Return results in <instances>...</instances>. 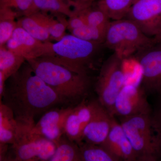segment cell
<instances>
[{
	"label": "cell",
	"mask_w": 161,
	"mask_h": 161,
	"mask_svg": "<svg viewBox=\"0 0 161 161\" xmlns=\"http://www.w3.org/2000/svg\"><path fill=\"white\" fill-rule=\"evenodd\" d=\"M48 161H82L79 146L64 136Z\"/></svg>",
	"instance_id": "21"
},
{
	"label": "cell",
	"mask_w": 161,
	"mask_h": 161,
	"mask_svg": "<svg viewBox=\"0 0 161 161\" xmlns=\"http://www.w3.org/2000/svg\"><path fill=\"white\" fill-rule=\"evenodd\" d=\"M7 79L4 75L0 72V99H2L4 91H5V86Z\"/></svg>",
	"instance_id": "30"
},
{
	"label": "cell",
	"mask_w": 161,
	"mask_h": 161,
	"mask_svg": "<svg viewBox=\"0 0 161 161\" xmlns=\"http://www.w3.org/2000/svg\"><path fill=\"white\" fill-rule=\"evenodd\" d=\"M134 57L140 67L144 89L161 94V43L140 50Z\"/></svg>",
	"instance_id": "8"
},
{
	"label": "cell",
	"mask_w": 161,
	"mask_h": 161,
	"mask_svg": "<svg viewBox=\"0 0 161 161\" xmlns=\"http://www.w3.org/2000/svg\"><path fill=\"white\" fill-rule=\"evenodd\" d=\"M100 44L81 40L72 34L65 35L52 44L53 55L87 69Z\"/></svg>",
	"instance_id": "7"
},
{
	"label": "cell",
	"mask_w": 161,
	"mask_h": 161,
	"mask_svg": "<svg viewBox=\"0 0 161 161\" xmlns=\"http://www.w3.org/2000/svg\"><path fill=\"white\" fill-rule=\"evenodd\" d=\"M106 30L87 23L80 28L73 30L71 32L81 40L101 44L104 42Z\"/></svg>",
	"instance_id": "26"
},
{
	"label": "cell",
	"mask_w": 161,
	"mask_h": 161,
	"mask_svg": "<svg viewBox=\"0 0 161 161\" xmlns=\"http://www.w3.org/2000/svg\"><path fill=\"white\" fill-rule=\"evenodd\" d=\"M33 71L64 102L84 96L89 86L87 69L53 55L26 60Z\"/></svg>",
	"instance_id": "2"
},
{
	"label": "cell",
	"mask_w": 161,
	"mask_h": 161,
	"mask_svg": "<svg viewBox=\"0 0 161 161\" xmlns=\"http://www.w3.org/2000/svg\"><path fill=\"white\" fill-rule=\"evenodd\" d=\"M150 112L144 90L135 84L127 83L115 99L112 115L123 118Z\"/></svg>",
	"instance_id": "10"
},
{
	"label": "cell",
	"mask_w": 161,
	"mask_h": 161,
	"mask_svg": "<svg viewBox=\"0 0 161 161\" xmlns=\"http://www.w3.org/2000/svg\"><path fill=\"white\" fill-rule=\"evenodd\" d=\"M25 60L23 57L8 49L5 45L0 47V72L7 80L20 69Z\"/></svg>",
	"instance_id": "19"
},
{
	"label": "cell",
	"mask_w": 161,
	"mask_h": 161,
	"mask_svg": "<svg viewBox=\"0 0 161 161\" xmlns=\"http://www.w3.org/2000/svg\"><path fill=\"white\" fill-rule=\"evenodd\" d=\"M0 103V145H12L16 138L19 122L12 111L2 101Z\"/></svg>",
	"instance_id": "16"
},
{
	"label": "cell",
	"mask_w": 161,
	"mask_h": 161,
	"mask_svg": "<svg viewBox=\"0 0 161 161\" xmlns=\"http://www.w3.org/2000/svg\"><path fill=\"white\" fill-rule=\"evenodd\" d=\"M152 121L153 129L156 132L155 136L158 147L159 155H161V105Z\"/></svg>",
	"instance_id": "28"
},
{
	"label": "cell",
	"mask_w": 161,
	"mask_h": 161,
	"mask_svg": "<svg viewBox=\"0 0 161 161\" xmlns=\"http://www.w3.org/2000/svg\"><path fill=\"white\" fill-rule=\"evenodd\" d=\"M120 123L138 156L159 155L150 114H138L122 118Z\"/></svg>",
	"instance_id": "6"
},
{
	"label": "cell",
	"mask_w": 161,
	"mask_h": 161,
	"mask_svg": "<svg viewBox=\"0 0 161 161\" xmlns=\"http://www.w3.org/2000/svg\"><path fill=\"white\" fill-rule=\"evenodd\" d=\"M105 46L125 60L140 50L156 43L142 31L138 26L127 19L112 20L107 27Z\"/></svg>",
	"instance_id": "3"
},
{
	"label": "cell",
	"mask_w": 161,
	"mask_h": 161,
	"mask_svg": "<svg viewBox=\"0 0 161 161\" xmlns=\"http://www.w3.org/2000/svg\"><path fill=\"white\" fill-rule=\"evenodd\" d=\"M158 156L156 155H148L138 156L133 161H158Z\"/></svg>",
	"instance_id": "31"
},
{
	"label": "cell",
	"mask_w": 161,
	"mask_h": 161,
	"mask_svg": "<svg viewBox=\"0 0 161 161\" xmlns=\"http://www.w3.org/2000/svg\"><path fill=\"white\" fill-rule=\"evenodd\" d=\"M1 101L12 111L18 122L28 125L35 124L36 116L64 103L27 62L6 80Z\"/></svg>",
	"instance_id": "1"
},
{
	"label": "cell",
	"mask_w": 161,
	"mask_h": 161,
	"mask_svg": "<svg viewBox=\"0 0 161 161\" xmlns=\"http://www.w3.org/2000/svg\"><path fill=\"white\" fill-rule=\"evenodd\" d=\"M75 5V9L82 8L94 3L95 0H70Z\"/></svg>",
	"instance_id": "29"
},
{
	"label": "cell",
	"mask_w": 161,
	"mask_h": 161,
	"mask_svg": "<svg viewBox=\"0 0 161 161\" xmlns=\"http://www.w3.org/2000/svg\"><path fill=\"white\" fill-rule=\"evenodd\" d=\"M72 107L53 108L44 113L32 130L56 145L64 136V125Z\"/></svg>",
	"instance_id": "12"
},
{
	"label": "cell",
	"mask_w": 161,
	"mask_h": 161,
	"mask_svg": "<svg viewBox=\"0 0 161 161\" xmlns=\"http://www.w3.org/2000/svg\"><path fill=\"white\" fill-rule=\"evenodd\" d=\"M19 130L12 145L14 157L20 161H48L54 154L57 145L36 133L32 125L19 123Z\"/></svg>",
	"instance_id": "5"
},
{
	"label": "cell",
	"mask_w": 161,
	"mask_h": 161,
	"mask_svg": "<svg viewBox=\"0 0 161 161\" xmlns=\"http://www.w3.org/2000/svg\"><path fill=\"white\" fill-rule=\"evenodd\" d=\"M5 161H20L17 159L16 158L14 157H7Z\"/></svg>",
	"instance_id": "33"
},
{
	"label": "cell",
	"mask_w": 161,
	"mask_h": 161,
	"mask_svg": "<svg viewBox=\"0 0 161 161\" xmlns=\"http://www.w3.org/2000/svg\"><path fill=\"white\" fill-rule=\"evenodd\" d=\"M18 13L13 9L0 7V47L6 45L17 26Z\"/></svg>",
	"instance_id": "22"
},
{
	"label": "cell",
	"mask_w": 161,
	"mask_h": 161,
	"mask_svg": "<svg viewBox=\"0 0 161 161\" xmlns=\"http://www.w3.org/2000/svg\"><path fill=\"white\" fill-rule=\"evenodd\" d=\"M52 44L35 39L21 26L15 29L6 45L8 49L22 56L26 60L53 55Z\"/></svg>",
	"instance_id": "11"
},
{
	"label": "cell",
	"mask_w": 161,
	"mask_h": 161,
	"mask_svg": "<svg viewBox=\"0 0 161 161\" xmlns=\"http://www.w3.org/2000/svg\"><path fill=\"white\" fill-rule=\"evenodd\" d=\"M134 0H98L97 5L110 19H125Z\"/></svg>",
	"instance_id": "20"
},
{
	"label": "cell",
	"mask_w": 161,
	"mask_h": 161,
	"mask_svg": "<svg viewBox=\"0 0 161 161\" xmlns=\"http://www.w3.org/2000/svg\"><path fill=\"white\" fill-rule=\"evenodd\" d=\"M100 105L99 102H83L73 107L67 117L64 136L70 141L80 145L84 130Z\"/></svg>",
	"instance_id": "13"
},
{
	"label": "cell",
	"mask_w": 161,
	"mask_h": 161,
	"mask_svg": "<svg viewBox=\"0 0 161 161\" xmlns=\"http://www.w3.org/2000/svg\"><path fill=\"white\" fill-rule=\"evenodd\" d=\"M103 147L116 161H133L138 157L125 134L120 122L114 117L112 128Z\"/></svg>",
	"instance_id": "14"
},
{
	"label": "cell",
	"mask_w": 161,
	"mask_h": 161,
	"mask_svg": "<svg viewBox=\"0 0 161 161\" xmlns=\"http://www.w3.org/2000/svg\"><path fill=\"white\" fill-rule=\"evenodd\" d=\"M80 9L87 24L106 30L111 20L97 4L96 6H93L92 3L89 6Z\"/></svg>",
	"instance_id": "24"
},
{
	"label": "cell",
	"mask_w": 161,
	"mask_h": 161,
	"mask_svg": "<svg viewBox=\"0 0 161 161\" xmlns=\"http://www.w3.org/2000/svg\"><path fill=\"white\" fill-rule=\"evenodd\" d=\"M33 14L40 24L49 33L51 39L58 41L65 36L68 21L61 17L62 15L56 14L58 19H55L46 13L37 12Z\"/></svg>",
	"instance_id": "18"
},
{
	"label": "cell",
	"mask_w": 161,
	"mask_h": 161,
	"mask_svg": "<svg viewBox=\"0 0 161 161\" xmlns=\"http://www.w3.org/2000/svg\"><path fill=\"white\" fill-rule=\"evenodd\" d=\"M153 38L156 43H161V27L158 33Z\"/></svg>",
	"instance_id": "32"
},
{
	"label": "cell",
	"mask_w": 161,
	"mask_h": 161,
	"mask_svg": "<svg viewBox=\"0 0 161 161\" xmlns=\"http://www.w3.org/2000/svg\"><path fill=\"white\" fill-rule=\"evenodd\" d=\"M17 24L37 40L46 42H49L51 39L49 33L40 24L34 14L23 16L18 20Z\"/></svg>",
	"instance_id": "23"
},
{
	"label": "cell",
	"mask_w": 161,
	"mask_h": 161,
	"mask_svg": "<svg viewBox=\"0 0 161 161\" xmlns=\"http://www.w3.org/2000/svg\"><path fill=\"white\" fill-rule=\"evenodd\" d=\"M112 115L100 104L94 116L87 125L83 133L81 141L86 143L101 146L106 140L113 122Z\"/></svg>",
	"instance_id": "15"
},
{
	"label": "cell",
	"mask_w": 161,
	"mask_h": 161,
	"mask_svg": "<svg viewBox=\"0 0 161 161\" xmlns=\"http://www.w3.org/2000/svg\"><path fill=\"white\" fill-rule=\"evenodd\" d=\"M124 60L115 53L111 55L103 64L96 83L98 102L112 115L115 99L127 83Z\"/></svg>",
	"instance_id": "4"
},
{
	"label": "cell",
	"mask_w": 161,
	"mask_h": 161,
	"mask_svg": "<svg viewBox=\"0 0 161 161\" xmlns=\"http://www.w3.org/2000/svg\"><path fill=\"white\" fill-rule=\"evenodd\" d=\"M35 13L50 12L70 18L75 12V6L70 0H33Z\"/></svg>",
	"instance_id": "17"
},
{
	"label": "cell",
	"mask_w": 161,
	"mask_h": 161,
	"mask_svg": "<svg viewBox=\"0 0 161 161\" xmlns=\"http://www.w3.org/2000/svg\"><path fill=\"white\" fill-rule=\"evenodd\" d=\"M125 19L135 23L150 37L161 27V0H134Z\"/></svg>",
	"instance_id": "9"
},
{
	"label": "cell",
	"mask_w": 161,
	"mask_h": 161,
	"mask_svg": "<svg viewBox=\"0 0 161 161\" xmlns=\"http://www.w3.org/2000/svg\"><path fill=\"white\" fill-rule=\"evenodd\" d=\"M79 147L82 161H116L101 146L86 143Z\"/></svg>",
	"instance_id": "25"
},
{
	"label": "cell",
	"mask_w": 161,
	"mask_h": 161,
	"mask_svg": "<svg viewBox=\"0 0 161 161\" xmlns=\"http://www.w3.org/2000/svg\"><path fill=\"white\" fill-rule=\"evenodd\" d=\"M0 7L10 8L23 16L35 13L33 0H0Z\"/></svg>",
	"instance_id": "27"
}]
</instances>
